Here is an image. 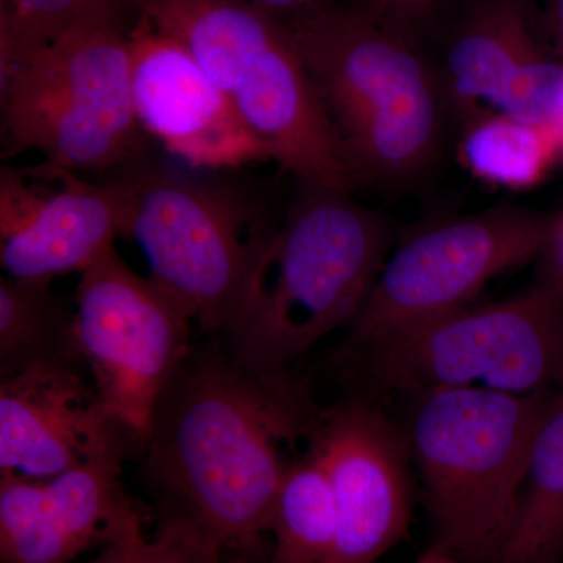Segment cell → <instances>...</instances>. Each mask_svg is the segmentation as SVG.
<instances>
[{"mask_svg":"<svg viewBox=\"0 0 563 563\" xmlns=\"http://www.w3.org/2000/svg\"><path fill=\"white\" fill-rule=\"evenodd\" d=\"M307 426L298 390L240 365L221 340L192 344L166 385L144 442V474L166 501L255 562L290 463L282 444Z\"/></svg>","mask_w":563,"mask_h":563,"instance_id":"cell-1","label":"cell"},{"mask_svg":"<svg viewBox=\"0 0 563 563\" xmlns=\"http://www.w3.org/2000/svg\"><path fill=\"white\" fill-rule=\"evenodd\" d=\"M287 27L355 185L409 187L440 152L446 106L421 38L352 3L299 14Z\"/></svg>","mask_w":563,"mask_h":563,"instance_id":"cell-2","label":"cell"},{"mask_svg":"<svg viewBox=\"0 0 563 563\" xmlns=\"http://www.w3.org/2000/svg\"><path fill=\"white\" fill-rule=\"evenodd\" d=\"M302 187L218 335L240 365L287 390H296L290 369L298 358L361 312L390 243L383 218L350 192Z\"/></svg>","mask_w":563,"mask_h":563,"instance_id":"cell-3","label":"cell"},{"mask_svg":"<svg viewBox=\"0 0 563 563\" xmlns=\"http://www.w3.org/2000/svg\"><path fill=\"white\" fill-rule=\"evenodd\" d=\"M131 0H106L0 84L2 157L101 177L151 154L132 91Z\"/></svg>","mask_w":563,"mask_h":563,"instance_id":"cell-4","label":"cell"},{"mask_svg":"<svg viewBox=\"0 0 563 563\" xmlns=\"http://www.w3.org/2000/svg\"><path fill=\"white\" fill-rule=\"evenodd\" d=\"M179 41L272 162L302 185L352 192L354 177L287 27L246 0H131Z\"/></svg>","mask_w":563,"mask_h":563,"instance_id":"cell-5","label":"cell"},{"mask_svg":"<svg viewBox=\"0 0 563 563\" xmlns=\"http://www.w3.org/2000/svg\"><path fill=\"white\" fill-rule=\"evenodd\" d=\"M558 393L462 387L415 395L406 442L424 484L433 547L466 563H498L533 439Z\"/></svg>","mask_w":563,"mask_h":563,"instance_id":"cell-6","label":"cell"},{"mask_svg":"<svg viewBox=\"0 0 563 563\" xmlns=\"http://www.w3.org/2000/svg\"><path fill=\"white\" fill-rule=\"evenodd\" d=\"M121 191V236L139 244L151 277L210 335L239 312L272 235L261 203L231 181L166 168L152 154L110 174Z\"/></svg>","mask_w":563,"mask_h":563,"instance_id":"cell-7","label":"cell"},{"mask_svg":"<svg viewBox=\"0 0 563 563\" xmlns=\"http://www.w3.org/2000/svg\"><path fill=\"white\" fill-rule=\"evenodd\" d=\"M358 351L384 390L561 391L563 279L544 282L504 301L470 303Z\"/></svg>","mask_w":563,"mask_h":563,"instance_id":"cell-8","label":"cell"},{"mask_svg":"<svg viewBox=\"0 0 563 563\" xmlns=\"http://www.w3.org/2000/svg\"><path fill=\"white\" fill-rule=\"evenodd\" d=\"M74 336L109 412L143 444L158 399L191 350L195 318L110 246L80 273Z\"/></svg>","mask_w":563,"mask_h":563,"instance_id":"cell-9","label":"cell"},{"mask_svg":"<svg viewBox=\"0 0 563 563\" xmlns=\"http://www.w3.org/2000/svg\"><path fill=\"white\" fill-rule=\"evenodd\" d=\"M555 228L543 214L498 207L415 233L384 262L350 325L352 347L470 306L488 282L547 250Z\"/></svg>","mask_w":563,"mask_h":563,"instance_id":"cell-10","label":"cell"},{"mask_svg":"<svg viewBox=\"0 0 563 563\" xmlns=\"http://www.w3.org/2000/svg\"><path fill=\"white\" fill-rule=\"evenodd\" d=\"M313 426L310 453L331 481L339 512L328 563L377 562L410 528L406 437L365 401L340 404Z\"/></svg>","mask_w":563,"mask_h":563,"instance_id":"cell-11","label":"cell"},{"mask_svg":"<svg viewBox=\"0 0 563 563\" xmlns=\"http://www.w3.org/2000/svg\"><path fill=\"white\" fill-rule=\"evenodd\" d=\"M143 444L107 409L79 362L40 363L0 383V477L49 479Z\"/></svg>","mask_w":563,"mask_h":563,"instance_id":"cell-12","label":"cell"},{"mask_svg":"<svg viewBox=\"0 0 563 563\" xmlns=\"http://www.w3.org/2000/svg\"><path fill=\"white\" fill-rule=\"evenodd\" d=\"M131 46L133 103L147 136L192 168L229 172L272 162L262 141L179 41L136 13Z\"/></svg>","mask_w":563,"mask_h":563,"instance_id":"cell-13","label":"cell"},{"mask_svg":"<svg viewBox=\"0 0 563 563\" xmlns=\"http://www.w3.org/2000/svg\"><path fill=\"white\" fill-rule=\"evenodd\" d=\"M46 169L57 177V190L43 188L35 168L3 166L0 173V265L11 279L52 284L62 274L84 273L121 236L117 181Z\"/></svg>","mask_w":563,"mask_h":563,"instance_id":"cell-14","label":"cell"},{"mask_svg":"<svg viewBox=\"0 0 563 563\" xmlns=\"http://www.w3.org/2000/svg\"><path fill=\"white\" fill-rule=\"evenodd\" d=\"M121 459H99L49 479L0 477V563H73L143 529Z\"/></svg>","mask_w":563,"mask_h":563,"instance_id":"cell-15","label":"cell"},{"mask_svg":"<svg viewBox=\"0 0 563 563\" xmlns=\"http://www.w3.org/2000/svg\"><path fill=\"white\" fill-rule=\"evenodd\" d=\"M543 55L526 0H477L444 52V98L465 124L498 113L515 81Z\"/></svg>","mask_w":563,"mask_h":563,"instance_id":"cell-16","label":"cell"},{"mask_svg":"<svg viewBox=\"0 0 563 563\" xmlns=\"http://www.w3.org/2000/svg\"><path fill=\"white\" fill-rule=\"evenodd\" d=\"M563 547V390L533 439L517 518L498 563H551Z\"/></svg>","mask_w":563,"mask_h":563,"instance_id":"cell-17","label":"cell"},{"mask_svg":"<svg viewBox=\"0 0 563 563\" xmlns=\"http://www.w3.org/2000/svg\"><path fill=\"white\" fill-rule=\"evenodd\" d=\"M81 362L74 307L47 282L0 279V380L40 363Z\"/></svg>","mask_w":563,"mask_h":563,"instance_id":"cell-18","label":"cell"},{"mask_svg":"<svg viewBox=\"0 0 563 563\" xmlns=\"http://www.w3.org/2000/svg\"><path fill=\"white\" fill-rule=\"evenodd\" d=\"M269 563H328L339 533L331 481L312 453L290 462L269 515Z\"/></svg>","mask_w":563,"mask_h":563,"instance_id":"cell-19","label":"cell"},{"mask_svg":"<svg viewBox=\"0 0 563 563\" xmlns=\"http://www.w3.org/2000/svg\"><path fill=\"white\" fill-rule=\"evenodd\" d=\"M555 147L550 128H537L501 113L465 124L463 162L474 176L496 187L523 190L542 179Z\"/></svg>","mask_w":563,"mask_h":563,"instance_id":"cell-20","label":"cell"},{"mask_svg":"<svg viewBox=\"0 0 563 563\" xmlns=\"http://www.w3.org/2000/svg\"><path fill=\"white\" fill-rule=\"evenodd\" d=\"M90 563H254L233 553L187 515L165 510L157 531L143 529L107 544Z\"/></svg>","mask_w":563,"mask_h":563,"instance_id":"cell-21","label":"cell"},{"mask_svg":"<svg viewBox=\"0 0 563 563\" xmlns=\"http://www.w3.org/2000/svg\"><path fill=\"white\" fill-rule=\"evenodd\" d=\"M106 0H0V84Z\"/></svg>","mask_w":563,"mask_h":563,"instance_id":"cell-22","label":"cell"},{"mask_svg":"<svg viewBox=\"0 0 563 563\" xmlns=\"http://www.w3.org/2000/svg\"><path fill=\"white\" fill-rule=\"evenodd\" d=\"M453 0H346L388 24L421 38Z\"/></svg>","mask_w":563,"mask_h":563,"instance_id":"cell-23","label":"cell"},{"mask_svg":"<svg viewBox=\"0 0 563 563\" xmlns=\"http://www.w3.org/2000/svg\"><path fill=\"white\" fill-rule=\"evenodd\" d=\"M246 2L272 14L277 21L284 22L333 3H346V0H246Z\"/></svg>","mask_w":563,"mask_h":563,"instance_id":"cell-24","label":"cell"},{"mask_svg":"<svg viewBox=\"0 0 563 563\" xmlns=\"http://www.w3.org/2000/svg\"><path fill=\"white\" fill-rule=\"evenodd\" d=\"M548 22L563 52V0H547Z\"/></svg>","mask_w":563,"mask_h":563,"instance_id":"cell-25","label":"cell"},{"mask_svg":"<svg viewBox=\"0 0 563 563\" xmlns=\"http://www.w3.org/2000/svg\"><path fill=\"white\" fill-rule=\"evenodd\" d=\"M417 563H466L461 561V559L455 558V555L448 553V551L442 550V548L432 547L426 551L424 554L418 559Z\"/></svg>","mask_w":563,"mask_h":563,"instance_id":"cell-26","label":"cell"},{"mask_svg":"<svg viewBox=\"0 0 563 563\" xmlns=\"http://www.w3.org/2000/svg\"><path fill=\"white\" fill-rule=\"evenodd\" d=\"M551 133H553V139L555 143V147H558V152H563V111L559 120L554 122L553 128H550Z\"/></svg>","mask_w":563,"mask_h":563,"instance_id":"cell-27","label":"cell"},{"mask_svg":"<svg viewBox=\"0 0 563 563\" xmlns=\"http://www.w3.org/2000/svg\"><path fill=\"white\" fill-rule=\"evenodd\" d=\"M553 240H555V246H558L559 262H561V268L563 273V222L558 224L555 228ZM563 279V276H561Z\"/></svg>","mask_w":563,"mask_h":563,"instance_id":"cell-28","label":"cell"}]
</instances>
